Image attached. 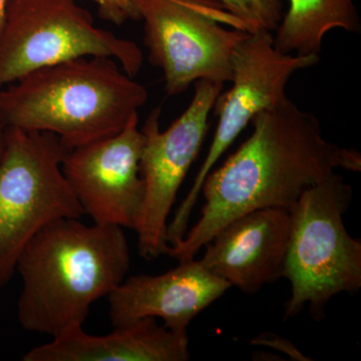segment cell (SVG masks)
<instances>
[{
  "instance_id": "17",
  "label": "cell",
  "mask_w": 361,
  "mask_h": 361,
  "mask_svg": "<svg viewBox=\"0 0 361 361\" xmlns=\"http://www.w3.org/2000/svg\"><path fill=\"white\" fill-rule=\"evenodd\" d=\"M8 2L9 0H0V25H1L2 21H4V16H6Z\"/></svg>"
},
{
  "instance_id": "9",
  "label": "cell",
  "mask_w": 361,
  "mask_h": 361,
  "mask_svg": "<svg viewBox=\"0 0 361 361\" xmlns=\"http://www.w3.org/2000/svg\"><path fill=\"white\" fill-rule=\"evenodd\" d=\"M191 103L171 123L160 129V108L154 109L142 127L144 135L140 171L145 183L141 221L135 230L140 255L152 260L167 254L168 219L180 185L196 160L208 132V118L223 84L194 82Z\"/></svg>"
},
{
  "instance_id": "11",
  "label": "cell",
  "mask_w": 361,
  "mask_h": 361,
  "mask_svg": "<svg viewBox=\"0 0 361 361\" xmlns=\"http://www.w3.org/2000/svg\"><path fill=\"white\" fill-rule=\"evenodd\" d=\"M290 211L264 208L239 216L206 244L200 264L215 276L254 294L283 277Z\"/></svg>"
},
{
  "instance_id": "2",
  "label": "cell",
  "mask_w": 361,
  "mask_h": 361,
  "mask_svg": "<svg viewBox=\"0 0 361 361\" xmlns=\"http://www.w3.org/2000/svg\"><path fill=\"white\" fill-rule=\"evenodd\" d=\"M130 266L122 228L54 221L28 242L16 263L21 327L54 338L84 326L92 304L110 296Z\"/></svg>"
},
{
  "instance_id": "3",
  "label": "cell",
  "mask_w": 361,
  "mask_h": 361,
  "mask_svg": "<svg viewBox=\"0 0 361 361\" xmlns=\"http://www.w3.org/2000/svg\"><path fill=\"white\" fill-rule=\"evenodd\" d=\"M148 97L116 59L82 56L33 71L0 90V123L51 133L71 151L120 133Z\"/></svg>"
},
{
  "instance_id": "7",
  "label": "cell",
  "mask_w": 361,
  "mask_h": 361,
  "mask_svg": "<svg viewBox=\"0 0 361 361\" xmlns=\"http://www.w3.org/2000/svg\"><path fill=\"white\" fill-rule=\"evenodd\" d=\"M82 56L116 59L132 78L142 63L135 42L97 27L75 0H9L0 25V90L33 71Z\"/></svg>"
},
{
  "instance_id": "8",
  "label": "cell",
  "mask_w": 361,
  "mask_h": 361,
  "mask_svg": "<svg viewBox=\"0 0 361 361\" xmlns=\"http://www.w3.org/2000/svg\"><path fill=\"white\" fill-rule=\"evenodd\" d=\"M318 61L319 56H293L277 51L272 35L265 30L250 32L240 42L233 56L232 87L220 94L214 104L219 122L212 144L193 186L168 224L169 244L186 234L204 180L226 149L254 116L286 97L285 90L294 73L311 68Z\"/></svg>"
},
{
  "instance_id": "5",
  "label": "cell",
  "mask_w": 361,
  "mask_h": 361,
  "mask_svg": "<svg viewBox=\"0 0 361 361\" xmlns=\"http://www.w3.org/2000/svg\"><path fill=\"white\" fill-rule=\"evenodd\" d=\"M68 149L56 135L6 128L0 149V287L25 247L54 221L85 216L63 172Z\"/></svg>"
},
{
  "instance_id": "6",
  "label": "cell",
  "mask_w": 361,
  "mask_h": 361,
  "mask_svg": "<svg viewBox=\"0 0 361 361\" xmlns=\"http://www.w3.org/2000/svg\"><path fill=\"white\" fill-rule=\"evenodd\" d=\"M134 1L149 61L163 71L168 96L199 80L231 82L235 49L250 32L221 0Z\"/></svg>"
},
{
  "instance_id": "1",
  "label": "cell",
  "mask_w": 361,
  "mask_h": 361,
  "mask_svg": "<svg viewBox=\"0 0 361 361\" xmlns=\"http://www.w3.org/2000/svg\"><path fill=\"white\" fill-rule=\"evenodd\" d=\"M253 132L217 170L209 173L201 193V218L167 254L179 262L195 259L223 226L264 208L290 211L307 188L338 169L360 172L355 149L327 141L319 121L285 97L251 121Z\"/></svg>"
},
{
  "instance_id": "10",
  "label": "cell",
  "mask_w": 361,
  "mask_h": 361,
  "mask_svg": "<svg viewBox=\"0 0 361 361\" xmlns=\"http://www.w3.org/2000/svg\"><path fill=\"white\" fill-rule=\"evenodd\" d=\"M142 144L137 114L118 134L66 154L63 175L94 224L137 229L145 201Z\"/></svg>"
},
{
  "instance_id": "4",
  "label": "cell",
  "mask_w": 361,
  "mask_h": 361,
  "mask_svg": "<svg viewBox=\"0 0 361 361\" xmlns=\"http://www.w3.org/2000/svg\"><path fill=\"white\" fill-rule=\"evenodd\" d=\"M353 189L334 172L301 195L290 209L291 227L283 277L291 285L284 319L310 306L316 319L337 294L361 287V242L353 238L343 216Z\"/></svg>"
},
{
  "instance_id": "13",
  "label": "cell",
  "mask_w": 361,
  "mask_h": 361,
  "mask_svg": "<svg viewBox=\"0 0 361 361\" xmlns=\"http://www.w3.org/2000/svg\"><path fill=\"white\" fill-rule=\"evenodd\" d=\"M189 337L146 317L116 326L106 336H92L84 326L33 348L23 361H187Z\"/></svg>"
},
{
  "instance_id": "14",
  "label": "cell",
  "mask_w": 361,
  "mask_h": 361,
  "mask_svg": "<svg viewBox=\"0 0 361 361\" xmlns=\"http://www.w3.org/2000/svg\"><path fill=\"white\" fill-rule=\"evenodd\" d=\"M334 28L360 33L361 21L353 0H289V9L273 37L284 54L318 56L326 33Z\"/></svg>"
},
{
  "instance_id": "15",
  "label": "cell",
  "mask_w": 361,
  "mask_h": 361,
  "mask_svg": "<svg viewBox=\"0 0 361 361\" xmlns=\"http://www.w3.org/2000/svg\"><path fill=\"white\" fill-rule=\"evenodd\" d=\"M226 8L243 20L249 32L276 30L282 18L281 0H221Z\"/></svg>"
},
{
  "instance_id": "18",
  "label": "cell",
  "mask_w": 361,
  "mask_h": 361,
  "mask_svg": "<svg viewBox=\"0 0 361 361\" xmlns=\"http://www.w3.org/2000/svg\"><path fill=\"white\" fill-rule=\"evenodd\" d=\"M4 132H6V128L0 123V149H1L2 145H4Z\"/></svg>"
},
{
  "instance_id": "12",
  "label": "cell",
  "mask_w": 361,
  "mask_h": 361,
  "mask_svg": "<svg viewBox=\"0 0 361 361\" xmlns=\"http://www.w3.org/2000/svg\"><path fill=\"white\" fill-rule=\"evenodd\" d=\"M230 287L192 259L163 274L123 280L108 297L109 314L114 327L153 317L164 320L168 329L187 334L192 320Z\"/></svg>"
},
{
  "instance_id": "16",
  "label": "cell",
  "mask_w": 361,
  "mask_h": 361,
  "mask_svg": "<svg viewBox=\"0 0 361 361\" xmlns=\"http://www.w3.org/2000/svg\"><path fill=\"white\" fill-rule=\"evenodd\" d=\"M99 7L103 20L116 25L129 20H140L134 0H92Z\"/></svg>"
}]
</instances>
